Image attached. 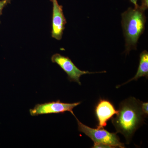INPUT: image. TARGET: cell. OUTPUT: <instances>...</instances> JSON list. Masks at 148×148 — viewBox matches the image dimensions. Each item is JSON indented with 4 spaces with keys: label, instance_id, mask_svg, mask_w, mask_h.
Listing matches in <instances>:
<instances>
[{
    "label": "cell",
    "instance_id": "obj_1",
    "mask_svg": "<svg viewBox=\"0 0 148 148\" xmlns=\"http://www.w3.org/2000/svg\"><path fill=\"white\" fill-rule=\"evenodd\" d=\"M142 101L134 97H130L120 104L116 116L112 123L117 133H120L129 144L135 131L142 125L147 117L142 111Z\"/></svg>",
    "mask_w": 148,
    "mask_h": 148
},
{
    "label": "cell",
    "instance_id": "obj_2",
    "mask_svg": "<svg viewBox=\"0 0 148 148\" xmlns=\"http://www.w3.org/2000/svg\"><path fill=\"white\" fill-rule=\"evenodd\" d=\"M144 12L138 5L134 9L129 8L122 14L126 54L132 49H136L138 40L145 31L146 17Z\"/></svg>",
    "mask_w": 148,
    "mask_h": 148
},
{
    "label": "cell",
    "instance_id": "obj_3",
    "mask_svg": "<svg viewBox=\"0 0 148 148\" xmlns=\"http://www.w3.org/2000/svg\"><path fill=\"white\" fill-rule=\"evenodd\" d=\"M79 132L84 133L93 141L94 143H101L108 145L113 148H125L124 145L120 141L116 133H112L104 128H92L83 124L75 116Z\"/></svg>",
    "mask_w": 148,
    "mask_h": 148
},
{
    "label": "cell",
    "instance_id": "obj_4",
    "mask_svg": "<svg viewBox=\"0 0 148 148\" xmlns=\"http://www.w3.org/2000/svg\"><path fill=\"white\" fill-rule=\"evenodd\" d=\"M80 104L81 102L72 103H62L60 100H58L37 104L34 108L29 110V112L32 116L48 114H63L66 112H70L73 114H74L73 110L74 108Z\"/></svg>",
    "mask_w": 148,
    "mask_h": 148
},
{
    "label": "cell",
    "instance_id": "obj_5",
    "mask_svg": "<svg viewBox=\"0 0 148 148\" xmlns=\"http://www.w3.org/2000/svg\"><path fill=\"white\" fill-rule=\"evenodd\" d=\"M51 61L52 63H56L67 74L68 79L70 81L77 83L80 85L81 82L80 81V78L82 75L106 73V71L90 72L88 71H81L75 65L69 57L58 53L52 55Z\"/></svg>",
    "mask_w": 148,
    "mask_h": 148
},
{
    "label": "cell",
    "instance_id": "obj_6",
    "mask_svg": "<svg viewBox=\"0 0 148 148\" xmlns=\"http://www.w3.org/2000/svg\"><path fill=\"white\" fill-rule=\"evenodd\" d=\"M50 1L53 3L51 36L60 40L62 39L67 21L63 12V6L58 4L57 0Z\"/></svg>",
    "mask_w": 148,
    "mask_h": 148
},
{
    "label": "cell",
    "instance_id": "obj_7",
    "mask_svg": "<svg viewBox=\"0 0 148 148\" xmlns=\"http://www.w3.org/2000/svg\"><path fill=\"white\" fill-rule=\"evenodd\" d=\"M95 112L98 119L97 128H104L107 123L118 113L114 106L108 100L101 99L95 107Z\"/></svg>",
    "mask_w": 148,
    "mask_h": 148
},
{
    "label": "cell",
    "instance_id": "obj_8",
    "mask_svg": "<svg viewBox=\"0 0 148 148\" xmlns=\"http://www.w3.org/2000/svg\"><path fill=\"white\" fill-rule=\"evenodd\" d=\"M146 77L147 79L148 77V53L146 50H144L140 54V64L135 76L131 79H130L123 84L117 86L119 88L123 85L127 84L132 81H137L141 77Z\"/></svg>",
    "mask_w": 148,
    "mask_h": 148
},
{
    "label": "cell",
    "instance_id": "obj_9",
    "mask_svg": "<svg viewBox=\"0 0 148 148\" xmlns=\"http://www.w3.org/2000/svg\"><path fill=\"white\" fill-rule=\"evenodd\" d=\"M12 0H1L0 1V16L2 14L3 9L8 4L10 3ZM1 23L0 20V24Z\"/></svg>",
    "mask_w": 148,
    "mask_h": 148
},
{
    "label": "cell",
    "instance_id": "obj_10",
    "mask_svg": "<svg viewBox=\"0 0 148 148\" xmlns=\"http://www.w3.org/2000/svg\"><path fill=\"white\" fill-rule=\"evenodd\" d=\"M148 103H143L142 102V105H141V108H142V111L144 114L146 116H147L148 114Z\"/></svg>",
    "mask_w": 148,
    "mask_h": 148
},
{
    "label": "cell",
    "instance_id": "obj_11",
    "mask_svg": "<svg viewBox=\"0 0 148 148\" xmlns=\"http://www.w3.org/2000/svg\"><path fill=\"white\" fill-rule=\"evenodd\" d=\"M92 148H113L108 145H105V144H101V143H94L93 147Z\"/></svg>",
    "mask_w": 148,
    "mask_h": 148
},
{
    "label": "cell",
    "instance_id": "obj_12",
    "mask_svg": "<svg viewBox=\"0 0 148 148\" xmlns=\"http://www.w3.org/2000/svg\"><path fill=\"white\" fill-rule=\"evenodd\" d=\"M140 8L143 10L145 11L147 9L148 7V0H142V5Z\"/></svg>",
    "mask_w": 148,
    "mask_h": 148
},
{
    "label": "cell",
    "instance_id": "obj_13",
    "mask_svg": "<svg viewBox=\"0 0 148 148\" xmlns=\"http://www.w3.org/2000/svg\"><path fill=\"white\" fill-rule=\"evenodd\" d=\"M131 2H132V3L134 4L135 5V7H137L138 6V3H137V1H138V0H130Z\"/></svg>",
    "mask_w": 148,
    "mask_h": 148
}]
</instances>
